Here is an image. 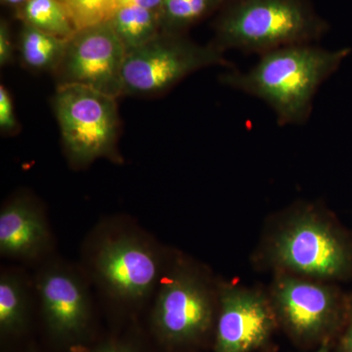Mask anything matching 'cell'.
<instances>
[{
	"label": "cell",
	"mask_w": 352,
	"mask_h": 352,
	"mask_svg": "<svg viewBox=\"0 0 352 352\" xmlns=\"http://www.w3.org/2000/svg\"><path fill=\"white\" fill-rule=\"evenodd\" d=\"M351 54L295 44L263 53L247 72H230L222 82L265 101L281 124H302L309 118L317 90Z\"/></svg>",
	"instance_id": "cell-1"
},
{
	"label": "cell",
	"mask_w": 352,
	"mask_h": 352,
	"mask_svg": "<svg viewBox=\"0 0 352 352\" xmlns=\"http://www.w3.org/2000/svg\"><path fill=\"white\" fill-rule=\"evenodd\" d=\"M319 23L300 0H247L221 23L220 50L266 53L305 44L319 32Z\"/></svg>",
	"instance_id": "cell-2"
},
{
	"label": "cell",
	"mask_w": 352,
	"mask_h": 352,
	"mask_svg": "<svg viewBox=\"0 0 352 352\" xmlns=\"http://www.w3.org/2000/svg\"><path fill=\"white\" fill-rule=\"evenodd\" d=\"M54 105L73 163L89 164L113 152L119 127L116 97L87 85L60 83Z\"/></svg>",
	"instance_id": "cell-3"
},
{
	"label": "cell",
	"mask_w": 352,
	"mask_h": 352,
	"mask_svg": "<svg viewBox=\"0 0 352 352\" xmlns=\"http://www.w3.org/2000/svg\"><path fill=\"white\" fill-rule=\"evenodd\" d=\"M219 47H204L159 36L126 53L122 68V94H156L198 69L226 65Z\"/></svg>",
	"instance_id": "cell-4"
},
{
	"label": "cell",
	"mask_w": 352,
	"mask_h": 352,
	"mask_svg": "<svg viewBox=\"0 0 352 352\" xmlns=\"http://www.w3.org/2000/svg\"><path fill=\"white\" fill-rule=\"evenodd\" d=\"M275 240L278 263L310 277L338 279L352 271V245L346 236L314 215L303 214Z\"/></svg>",
	"instance_id": "cell-5"
},
{
	"label": "cell",
	"mask_w": 352,
	"mask_h": 352,
	"mask_svg": "<svg viewBox=\"0 0 352 352\" xmlns=\"http://www.w3.org/2000/svg\"><path fill=\"white\" fill-rule=\"evenodd\" d=\"M214 316L212 296L192 271L177 268L164 278L157 293L153 324L170 344H188L210 329Z\"/></svg>",
	"instance_id": "cell-6"
},
{
	"label": "cell",
	"mask_w": 352,
	"mask_h": 352,
	"mask_svg": "<svg viewBox=\"0 0 352 352\" xmlns=\"http://www.w3.org/2000/svg\"><path fill=\"white\" fill-rule=\"evenodd\" d=\"M126 53L110 22L76 31L58 68L61 83L87 85L117 98Z\"/></svg>",
	"instance_id": "cell-7"
},
{
	"label": "cell",
	"mask_w": 352,
	"mask_h": 352,
	"mask_svg": "<svg viewBox=\"0 0 352 352\" xmlns=\"http://www.w3.org/2000/svg\"><path fill=\"white\" fill-rule=\"evenodd\" d=\"M95 274L110 295L138 302L152 293L160 276V261L151 245L135 236L104 241L94 258Z\"/></svg>",
	"instance_id": "cell-8"
},
{
	"label": "cell",
	"mask_w": 352,
	"mask_h": 352,
	"mask_svg": "<svg viewBox=\"0 0 352 352\" xmlns=\"http://www.w3.org/2000/svg\"><path fill=\"white\" fill-rule=\"evenodd\" d=\"M276 314L296 339L310 342L327 335L344 312L333 289L294 277L280 279L274 289Z\"/></svg>",
	"instance_id": "cell-9"
},
{
	"label": "cell",
	"mask_w": 352,
	"mask_h": 352,
	"mask_svg": "<svg viewBox=\"0 0 352 352\" xmlns=\"http://www.w3.org/2000/svg\"><path fill=\"white\" fill-rule=\"evenodd\" d=\"M276 325V314L256 292L223 288L220 295L214 352H252L263 346Z\"/></svg>",
	"instance_id": "cell-10"
},
{
	"label": "cell",
	"mask_w": 352,
	"mask_h": 352,
	"mask_svg": "<svg viewBox=\"0 0 352 352\" xmlns=\"http://www.w3.org/2000/svg\"><path fill=\"white\" fill-rule=\"evenodd\" d=\"M38 289L46 325L53 336L71 340L80 337L89 319L87 289L68 270L52 268L44 271Z\"/></svg>",
	"instance_id": "cell-11"
},
{
	"label": "cell",
	"mask_w": 352,
	"mask_h": 352,
	"mask_svg": "<svg viewBox=\"0 0 352 352\" xmlns=\"http://www.w3.org/2000/svg\"><path fill=\"white\" fill-rule=\"evenodd\" d=\"M50 243L43 215L31 201L15 199L0 212V252L12 258H34Z\"/></svg>",
	"instance_id": "cell-12"
},
{
	"label": "cell",
	"mask_w": 352,
	"mask_h": 352,
	"mask_svg": "<svg viewBox=\"0 0 352 352\" xmlns=\"http://www.w3.org/2000/svg\"><path fill=\"white\" fill-rule=\"evenodd\" d=\"M159 15L143 7L120 6L110 23L126 52H131L157 38Z\"/></svg>",
	"instance_id": "cell-13"
},
{
	"label": "cell",
	"mask_w": 352,
	"mask_h": 352,
	"mask_svg": "<svg viewBox=\"0 0 352 352\" xmlns=\"http://www.w3.org/2000/svg\"><path fill=\"white\" fill-rule=\"evenodd\" d=\"M69 39L27 25L21 36V56L28 67L39 71L56 69L63 61Z\"/></svg>",
	"instance_id": "cell-14"
},
{
	"label": "cell",
	"mask_w": 352,
	"mask_h": 352,
	"mask_svg": "<svg viewBox=\"0 0 352 352\" xmlns=\"http://www.w3.org/2000/svg\"><path fill=\"white\" fill-rule=\"evenodd\" d=\"M24 17L28 25L59 38L69 39L76 32L61 0H28Z\"/></svg>",
	"instance_id": "cell-15"
},
{
	"label": "cell",
	"mask_w": 352,
	"mask_h": 352,
	"mask_svg": "<svg viewBox=\"0 0 352 352\" xmlns=\"http://www.w3.org/2000/svg\"><path fill=\"white\" fill-rule=\"evenodd\" d=\"M28 298L17 275L3 273L0 278V330L2 335L19 333L27 321Z\"/></svg>",
	"instance_id": "cell-16"
},
{
	"label": "cell",
	"mask_w": 352,
	"mask_h": 352,
	"mask_svg": "<svg viewBox=\"0 0 352 352\" xmlns=\"http://www.w3.org/2000/svg\"><path fill=\"white\" fill-rule=\"evenodd\" d=\"M76 31L110 22L119 8L117 0H63Z\"/></svg>",
	"instance_id": "cell-17"
},
{
	"label": "cell",
	"mask_w": 352,
	"mask_h": 352,
	"mask_svg": "<svg viewBox=\"0 0 352 352\" xmlns=\"http://www.w3.org/2000/svg\"><path fill=\"white\" fill-rule=\"evenodd\" d=\"M219 0H164L163 13L175 24L198 19Z\"/></svg>",
	"instance_id": "cell-18"
},
{
	"label": "cell",
	"mask_w": 352,
	"mask_h": 352,
	"mask_svg": "<svg viewBox=\"0 0 352 352\" xmlns=\"http://www.w3.org/2000/svg\"><path fill=\"white\" fill-rule=\"evenodd\" d=\"M17 127L12 99L4 85L0 87V129L11 132Z\"/></svg>",
	"instance_id": "cell-19"
},
{
	"label": "cell",
	"mask_w": 352,
	"mask_h": 352,
	"mask_svg": "<svg viewBox=\"0 0 352 352\" xmlns=\"http://www.w3.org/2000/svg\"><path fill=\"white\" fill-rule=\"evenodd\" d=\"M13 57V46L9 36L8 29L2 23L0 27V64L1 66L10 63Z\"/></svg>",
	"instance_id": "cell-20"
},
{
	"label": "cell",
	"mask_w": 352,
	"mask_h": 352,
	"mask_svg": "<svg viewBox=\"0 0 352 352\" xmlns=\"http://www.w3.org/2000/svg\"><path fill=\"white\" fill-rule=\"evenodd\" d=\"M120 6H139L163 12L164 0H117Z\"/></svg>",
	"instance_id": "cell-21"
},
{
	"label": "cell",
	"mask_w": 352,
	"mask_h": 352,
	"mask_svg": "<svg viewBox=\"0 0 352 352\" xmlns=\"http://www.w3.org/2000/svg\"><path fill=\"white\" fill-rule=\"evenodd\" d=\"M94 352H138V351L129 344L112 342L102 344Z\"/></svg>",
	"instance_id": "cell-22"
},
{
	"label": "cell",
	"mask_w": 352,
	"mask_h": 352,
	"mask_svg": "<svg viewBox=\"0 0 352 352\" xmlns=\"http://www.w3.org/2000/svg\"><path fill=\"white\" fill-rule=\"evenodd\" d=\"M342 352H352V319L342 340Z\"/></svg>",
	"instance_id": "cell-23"
},
{
	"label": "cell",
	"mask_w": 352,
	"mask_h": 352,
	"mask_svg": "<svg viewBox=\"0 0 352 352\" xmlns=\"http://www.w3.org/2000/svg\"><path fill=\"white\" fill-rule=\"evenodd\" d=\"M3 1L9 4H19L22 3V2L28 1V0H3Z\"/></svg>",
	"instance_id": "cell-24"
},
{
	"label": "cell",
	"mask_w": 352,
	"mask_h": 352,
	"mask_svg": "<svg viewBox=\"0 0 352 352\" xmlns=\"http://www.w3.org/2000/svg\"><path fill=\"white\" fill-rule=\"evenodd\" d=\"M315 352H329V349L326 346H323L320 347V349H318V351H316Z\"/></svg>",
	"instance_id": "cell-25"
},
{
	"label": "cell",
	"mask_w": 352,
	"mask_h": 352,
	"mask_svg": "<svg viewBox=\"0 0 352 352\" xmlns=\"http://www.w3.org/2000/svg\"><path fill=\"white\" fill-rule=\"evenodd\" d=\"M61 1H63V0H61Z\"/></svg>",
	"instance_id": "cell-26"
}]
</instances>
